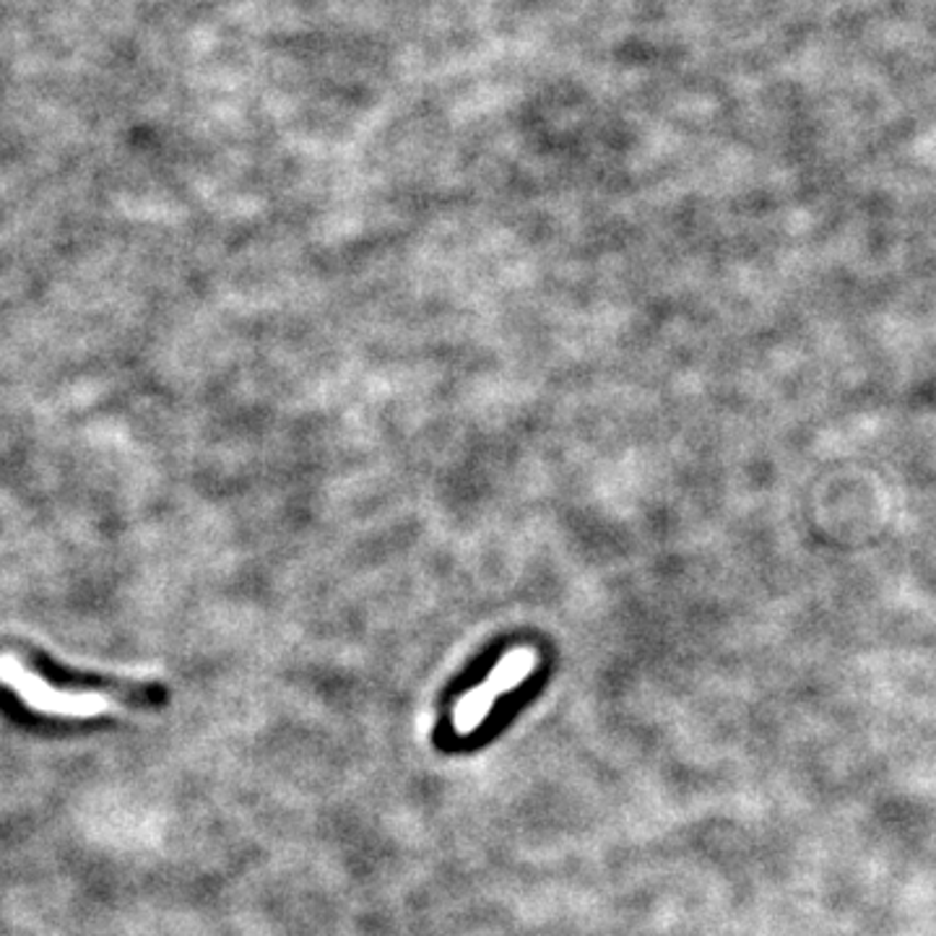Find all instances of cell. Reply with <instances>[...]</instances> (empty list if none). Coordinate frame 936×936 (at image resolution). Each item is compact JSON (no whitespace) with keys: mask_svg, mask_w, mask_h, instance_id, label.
<instances>
[{"mask_svg":"<svg viewBox=\"0 0 936 936\" xmlns=\"http://www.w3.org/2000/svg\"><path fill=\"white\" fill-rule=\"evenodd\" d=\"M0 682L19 697L26 708L53 718H96L123 710V705L104 693H68L55 689L21 663L16 655H0Z\"/></svg>","mask_w":936,"mask_h":936,"instance_id":"6da1fadb","label":"cell"},{"mask_svg":"<svg viewBox=\"0 0 936 936\" xmlns=\"http://www.w3.org/2000/svg\"><path fill=\"white\" fill-rule=\"evenodd\" d=\"M534 669L536 653L530 651V648H515V651H510L505 659L494 666V672L487 676V682L479 684L473 693H468L464 700L456 705V716H453L456 733L468 737L473 729H479L489 716V710H492L494 700L526 682Z\"/></svg>","mask_w":936,"mask_h":936,"instance_id":"7a4b0ae2","label":"cell"}]
</instances>
